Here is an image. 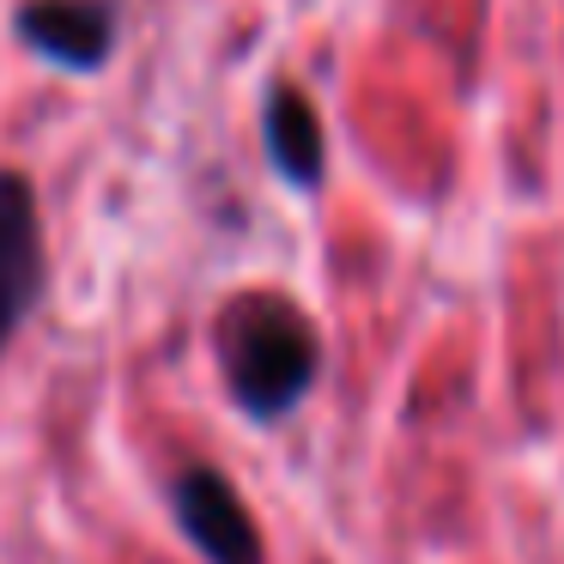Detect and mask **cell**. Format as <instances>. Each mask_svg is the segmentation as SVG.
Wrapping results in <instances>:
<instances>
[{
	"mask_svg": "<svg viewBox=\"0 0 564 564\" xmlns=\"http://www.w3.org/2000/svg\"><path fill=\"white\" fill-rule=\"evenodd\" d=\"M261 147H268V164L292 195H316L328 183V134H322L316 104L297 86H268L261 98Z\"/></svg>",
	"mask_w": 564,
	"mask_h": 564,
	"instance_id": "5b68a950",
	"label": "cell"
},
{
	"mask_svg": "<svg viewBox=\"0 0 564 564\" xmlns=\"http://www.w3.org/2000/svg\"><path fill=\"white\" fill-rule=\"evenodd\" d=\"M164 498H171L176 534H183L207 564H268V546H261V528H256V516H249L243 491H237L213 462L176 467Z\"/></svg>",
	"mask_w": 564,
	"mask_h": 564,
	"instance_id": "7a4b0ae2",
	"label": "cell"
},
{
	"mask_svg": "<svg viewBox=\"0 0 564 564\" xmlns=\"http://www.w3.org/2000/svg\"><path fill=\"white\" fill-rule=\"evenodd\" d=\"M213 358L231 406L256 425L292 419L322 382V334L310 310L268 285L225 297V310L213 316Z\"/></svg>",
	"mask_w": 564,
	"mask_h": 564,
	"instance_id": "6da1fadb",
	"label": "cell"
},
{
	"mask_svg": "<svg viewBox=\"0 0 564 564\" xmlns=\"http://www.w3.org/2000/svg\"><path fill=\"white\" fill-rule=\"evenodd\" d=\"M43 285H50V249H43L37 188L25 171H0V358L37 316Z\"/></svg>",
	"mask_w": 564,
	"mask_h": 564,
	"instance_id": "3957f363",
	"label": "cell"
},
{
	"mask_svg": "<svg viewBox=\"0 0 564 564\" xmlns=\"http://www.w3.org/2000/svg\"><path fill=\"white\" fill-rule=\"evenodd\" d=\"M13 37L62 74H104L122 43L116 0H19Z\"/></svg>",
	"mask_w": 564,
	"mask_h": 564,
	"instance_id": "277c9868",
	"label": "cell"
}]
</instances>
